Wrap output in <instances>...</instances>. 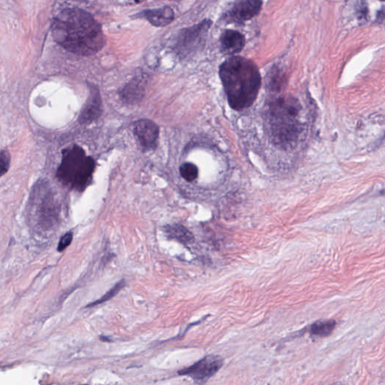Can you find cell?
Wrapping results in <instances>:
<instances>
[{"instance_id":"1","label":"cell","mask_w":385,"mask_h":385,"mask_svg":"<svg viewBox=\"0 0 385 385\" xmlns=\"http://www.w3.org/2000/svg\"><path fill=\"white\" fill-rule=\"evenodd\" d=\"M52 35L62 48L82 56L98 53L106 43L100 23L80 9L62 10L54 21Z\"/></svg>"},{"instance_id":"2","label":"cell","mask_w":385,"mask_h":385,"mask_svg":"<svg viewBox=\"0 0 385 385\" xmlns=\"http://www.w3.org/2000/svg\"><path fill=\"white\" fill-rule=\"evenodd\" d=\"M219 75L231 107L242 111L253 106L261 87V75L253 60L240 56L227 59Z\"/></svg>"},{"instance_id":"3","label":"cell","mask_w":385,"mask_h":385,"mask_svg":"<svg viewBox=\"0 0 385 385\" xmlns=\"http://www.w3.org/2000/svg\"><path fill=\"white\" fill-rule=\"evenodd\" d=\"M301 106L293 97L273 101L269 108V124L274 143L282 148L294 145L302 132Z\"/></svg>"},{"instance_id":"4","label":"cell","mask_w":385,"mask_h":385,"mask_svg":"<svg viewBox=\"0 0 385 385\" xmlns=\"http://www.w3.org/2000/svg\"><path fill=\"white\" fill-rule=\"evenodd\" d=\"M95 162L80 146L73 145L62 152L57 172L60 182L71 189L83 191L92 179Z\"/></svg>"},{"instance_id":"5","label":"cell","mask_w":385,"mask_h":385,"mask_svg":"<svg viewBox=\"0 0 385 385\" xmlns=\"http://www.w3.org/2000/svg\"><path fill=\"white\" fill-rule=\"evenodd\" d=\"M211 25L212 21L205 19L198 25L180 30L174 45L176 52L180 56L185 57L191 52L199 49L205 43Z\"/></svg>"},{"instance_id":"6","label":"cell","mask_w":385,"mask_h":385,"mask_svg":"<svg viewBox=\"0 0 385 385\" xmlns=\"http://www.w3.org/2000/svg\"><path fill=\"white\" fill-rule=\"evenodd\" d=\"M224 364L220 356L209 355L194 365L178 371V375L190 377L196 383H204L215 375Z\"/></svg>"},{"instance_id":"7","label":"cell","mask_w":385,"mask_h":385,"mask_svg":"<svg viewBox=\"0 0 385 385\" xmlns=\"http://www.w3.org/2000/svg\"><path fill=\"white\" fill-rule=\"evenodd\" d=\"M262 5V0H235L225 19L232 23H243L256 17L261 12Z\"/></svg>"},{"instance_id":"8","label":"cell","mask_w":385,"mask_h":385,"mask_svg":"<svg viewBox=\"0 0 385 385\" xmlns=\"http://www.w3.org/2000/svg\"><path fill=\"white\" fill-rule=\"evenodd\" d=\"M133 131L144 150H153L158 145L159 128L154 122L148 119L139 120L135 123Z\"/></svg>"},{"instance_id":"9","label":"cell","mask_w":385,"mask_h":385,"mask_svg":"<svg viewBox=\"0 0 385 385\" xmlns=\"http://www.w3.org/2000/svg\"><path fill=\"white\" fill-rule=\"evenodd\" d=\"M221 51L226 55H235L240 53L246 45V38L237 30H226L220 38Z\"/></svg>"},{"instance_id":"10","label":"cell","mask_w":385,"mask_h":385,"mask_svg":"<svg viewBox=\"0 0 385 385\" xmlns=\"http://www.w3.org/2000/svg\"><path fill=\"white\" fill-rule=\"evenodd\" d=\"M143 17L155 27L167 26L175 19V13L169 6L147 10L143 12Z\"/></svg>"},{"instance_id":"11","label":"cell","mask_w":385,"mask_h":385,"mask_svg":"<svg viewBox=\"0 0 385 385\" xmlns=\"http://www.w3.org/2000/svg\"><path fill=\"white\" fill-rule=\"evenodd\" d=\"M101 98L97 91H91L90 98L84 109L80 121L82 123L91 122L100 114Z\"/></svg>"},{"instance_id":"12","label":"cell","mask_w":385,"mask_h":385,"mask_svg":"<svg viewBox=\"0 0 385 385\" xmlns=\"http://www.w3.org/2000/svg\"><path fill=\"white\" fill-rule=\"evenodd\" d=\"M164 231L170 239L177 240L183 245H189L194 242L193 233L182 224L167 225Z\"/></svg>"},{"instance_id":"13","label":"cell","mask_w":385,"mask_h":385,"mask_svg":"<svg viewBox=\"0 0 385 385\" xmlns=\"http://www.w3.org/2000/svg\"><path fill=\"white\" fill-rule=\"evenodd\" d=\"M336 325L334 320H319L312 325L310 333L312 336L326 337L332 334Z\"/></svg>"},{"instance_id":"14","label":"cell","mask_w":385,"mask_h":385,"mask_svg":"<svg viewBox=\"0 0 385 385\" xmlns=\"http://www.w3.org/2000/svg\"><path fill=\"white\" fill-rule=\"evenodd\" d=\"M143 86L141 85V83L139 81L133 80L126 86L122 92V97L130 103H133L143 96Z\"/></svg>"},{"instance_id":"15","label":"cell","mask_w":385,"mask_h":385,"mask_svg":"<svg viewBox=\"0 0 385 385\" xmlns=\"http://www.w3.org/2000/svg\"><path fill=\"white\" fill-rule=\"evenodd\" d=\"M180 174L188 183H192L198 177V168L191 163H185L180 167Z\"/></svg>"},{"instance_id":"16","label":"cell","mask_w":385,"mask_h":385,"mask_svg":"<svg viewBox=\"0 0 385 385\" xmlns=\"http://www.w3.org/2000/svg\"><path fill=\"white\" fill-rule=\"evenodd\" d=\"M125 281L124 280L120 281L117 284L108 292L104 296H102L99 300L94 301L93 303L89 304L87 307H94L97 305L104 303L109 300H111L113 297H114L117 293L120 292V290L124 287Z\"/></svg>"},{"instance_id":"17","label":"cell","mask_w":385,"mask_h":385,"mask_svg":"<svg viewBox=\"0 0 385 385\" xmlns=\"http://www.w3.org/2000/svg\"><path fill=\"white\" fill-rule=\"evenodd\" d=\"M11 156L9 152L4 149L1 152V156H0V172L1 175L3 176L9 170L10 166Z\"/></svg>"},{"instance_id":"18","label":"cell","mask_w":385,"mask_h":385,"mask_svg":"<svg viewBox=\"0 0 385 385\" xmlns=\"http://www.w3.org/2000/svg\"><path fill=\"white\" fill-rule=\"evenodd\" d=\"M73 239V233L71 231L62 235L58 243V250L59 253L65 250L72 243Z\"/></svg>"},{"instance_id":"19","label":"cell","mask_w":385,"mask_h":385,"mask_svg":"<svg viewBox=\"0 0 385 385\" xmlns=\"http://www.w3.org/2000/svg\"><path fill=\"white\" fill-rule=\"evenodd\" d=\"M100 339H101V340H103V341H104V342H105V341H106V342H110V341H111V340H110L108 339H108H105V337H104V336H101Z\"/></svg>"},{"instance_id":"20","label":"cell","mask_w":385,"mask_h":385,"mask_svg":"<svg viewBox=\"0 0 385 385\" xmlns=\"http://www.w3.org/2000/svg\"><path fill=\"white\" fill-rule=\"evenodd\" d=\"M383 1H385V0H383Z\"/></svg>"}]
</instances>
